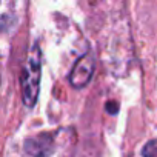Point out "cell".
Returning a JSON list of instances; mask_svg holds the SVG:
<instances>
[{
	"instance_id": "cell-1",
	"label": "cell",
	"mask_w": 157,
	"mask_h": 157,
	"mask_svg": "<svg viewBox=\"0 0 157 157\" xmlns=\"http://www.w3.org/2000/svg\"><path fill=\"white\" fill-rule=\"evenodd\" d=\"M40 77H42V51L39 45H34L28 51L20 75L22 100L28 108H33L37 102L40 91Z\"/></svg>"
},
{
	"instance_id": "cell-2",
	"label": "cell",
	"mask_w": 157,
	"mask_h": 157,
	"mask_svg": "<svg viewBox=\"0 0 157 157\" xmlns=\"http://www.w3.org/2000/svg\"><path fill=\"white\" fill-rule=\"evenodd\" d=\"M94 74V59L91 54H83L78 57L77 62L74 63L71 74H69V83L71 86L80 90L90 83Z\"/></svg>"
},
{
	"instance_id": "cell-3",
	"label": "cell",
	"mask_w": 157,
	"mask_h": 157,
	"mask_svg": "<svg viewBox=\"0 0 157 157\" xmlns=\"http://www.w3.org/2000/svg\"><path fill=\"white\" fill-rule=\"evenodd\" d=\"M25 151L31 157H49L54 152V137L49 132H42L33 137H28L23 143Z\"/></svg>"
},
{
	"instance_id": "cell-4",
	"label": "cell",
	"mask_w": 157,
	"mask_h": 157,
	"mask_svg": "<svg viewBox=\"0 0 157 157\" xmlns=\"http://www.w3.org/2000/svg\"><path fill=\"white\" fill-rule=\"evenodd\" d=\"M142 155H143V157H157V139L149 140V142L143 146Z\"/></svg>"
},
{
	"instance_id": "cell-5",
	"label": "cell",
	"mask_w": 157,
	"mask_h": 157,
	"mask_svg": "<svg viewBox=\"0 0 157 157\" xmlns=\"http://www.w3.org/2000/svg\"><path fill=\"white\" fill-rule=\"evenodd\" d=\"M0 80H2V75H0Z\"/></svg>"
}]
</instances>
